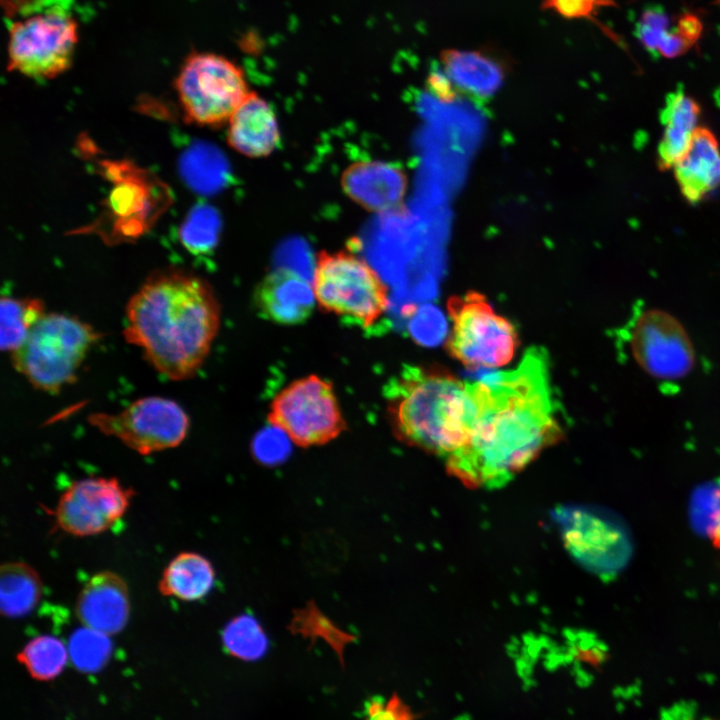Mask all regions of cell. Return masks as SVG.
<instances>
[{
    "instance_id": "22",
    "label": "cell",
    "mask_w": 720,
    "mask_h": 720,
    "mask_svg": "<svg viewBox=\"0 0 720 720\" xmlns=\"http://www.w3.org/2000/svg\"><path fill=\"white\" fill-rule=\"evenodd\" d=\"M635 35L649 52L663 58L684 55L694 45L681 30L677 17L672 20L662 8H648L636 23Z\"/></svg>"
},
{
    "instance_id": "31",
    "label": "cell",
    "mask_w": 720,
    "mask_h": 720,
    "mask_svg": "<svg viewBox=\"0 0 720 720\" xmlns=\"http://www.w3.org/2000/svg\"><path fill=\"white\" fill-rule=\"evenodd\" d=\"M287 438V434L275 426L260 432L253 442L254 455L267 464L281 461L288 454Z\"/></svg>"
},
{
    "instance_id": "11",
    "label": "cell",
    "mask_w": 720,
    "mask_h": 720,
    "mask_svg": "<svg viewBox=\"0 0 720 720\" xmlns=\"http://www.w3.org/2000/svg\"><path fill=\"white\" fill-rule=\"evenodd\" d=\"M629 346L636 364L655 379H683L695 367L691 337L681 321L663 309L649 308L638 315Z\"/></svg>"
},
{
    "instance_id": "25",
    "label": "cell",
    "mask_w": 720,
    "mask_h": 720,
    "mask_svg": "<svg viewBox=\"0 0 720 720\" xmlns=\"http://www.w3.org/2000/svg\"><path fill=\"white\" fill-rule=\"evenodd\" d=\"M69 660L81 672L99 671L112 651L109 635L84 627L76 630L67 645Z\"/></svg>"
},
{
    "instance_id": "18",
    "label": "cell",
    "mask_w": 720,
    "mask_h": 720,
    "mask_svg": "<svg viewBox=\"0 0 720 720\" xmlns=\"http://www.w3.org/2000/svg\"><path fill=\"white\" fill-rule=\"evenodd\" d=\"M673 170L681 194L691 204L716 189L720 185V145L713 132L698 127L689 149Z\"/></svg>"
},
{
    "instance_id": "9",
    "label": "cell",
    "mask_w": 720,
    "mask_h": 720,
    "mask_svg": "<svg viewBox=\"0 0 720 720\" xmlns=\"http://www.w3.org/2000/svg\"><path fill=\"white\" fill-rule=\"evenodd\" d=\"M267 419L301 447L325 444L346 429L332 384L316 375L282 389L272 400Z\"/></svg>"
},
{
    "instance_id": "14",
    "label": "cell",
    "mask_w": 720,
    "mask_h": 720,
    "mask_svg": "<svg viewBox=\"0 0 720 720\" xmlns=\"http://www.w3.org/2000/svg\"><path fill=\"white\" fill-rule=\"evenodd\" d=\"M313 285L301 274L287 268H278L257 285L254 304L266 320L281 325L303 323L315 306Z\"/></svg>"
},
{
    "instance_id": "29",
    "label": "cell",
    "mask_w": 720,
    "mask_h": 720,
    "mask_svg": "<svg viewBox=\"0 0 720 720\" xmlns=\"http://www.w3.org/2000/svg\"><path fill=\"white\" fill-rule=\"evenodd\" d=\"M615 0H541L540 8L566 20H590L604 8L617 7Z\"/></svg>"
},
{
    "instance_id": "10",
    "label": "cell",
    "mask_w": 720,
    "mask_h": 720,
    "mask_svg": "<svg viewBox=\"0 0 720 720\" xmlns=\"http://www.w3.org/2000/svg\"><path fill=\"white\" fill-rule=\"evenodd\" d=\"M88 421L142 455L178 446L189 429L185 411L176 402L156 396L138 399L118 413L91 414Z\"/></svg>"
},
{
    "instance_id": "16",
    "label": "cell",
    "mask_w": 720,
    "mask_h": 720,
    "mask_svg": "<svg viewBox=\"0 0 720 720\" xmlns=\"http://www.w3.org/2000/svg\"><path fill=\"white\" fill-rule=\"evenodd\" d=\"M341 185L346 195L363 208L384 212L402 203L407 191V177L394 164L363 161L344 171Z\"/></svg>"
},
{
    "instance_id": "21",
    "label": "cell",
    "mask_w": 720,
    "mask_h": 720,
    "mask_svg": "<svg viewBox=\"0 0 720 720\" xmlns=\"http://www.w3.org/2000/svg\"><path fill=\"white\" fill-rule=\"evenodd\" d=\"M42 582L37 571L25 562H6L0 568V611L8 618L29 614L38 604Z\"/></svg>"
},
{
    "instance_id": "20",
    "label": "cell",
    "mask_w": 720,
    "mask_h": 720,
    "mask_svg": "<svg viewBox=\"0 0 720 720\" xmlns=\"http://www.w3.org/2000/svg\"><path fill=\"white\" fill-rule=\"evenodd\" d=\"M215 581L211 562L196 552H181L164 569L158 584L160 594L182 601L206 596Z\"/></svg>"
},
{
    "instance_id": "2",
    "label": "cell",
    "mask_w": 720,
    "mask_h": 720,
    "mask_svg": "<svg viewBox=\"0 0 720 720\" xmlns=\"http://www.w3.org/2000/svg\"><path fill=\"white\" fill-rule=\"evenodd\" d=\"M220 325V306L204 279L179 269L152 273L129 299L126 341L172 380L192 377Z\"/></svg>"
},
{
    "instance_id": "24",
    "label": "cell",
    "mask_w": 720,
    "mask_h": 720,
    "mask_svg": "<svg viewBox=\"0 0 720 720\" xmlns=\"http://www.w3.org/2000/svg\"><path fill=\"white\" fill-rule=\"evenodd\" d=\"M18 658L33 677L49 680L62 672L69 654L67 646L59 638L40 635L24 646Z\"/></svg>"
},
{
    "instance_id": "8",
    "label": "cell",
    "mask_w": 720,
    "mask_h": 720,
    "mask_svg": "<svg viewBox=\"0 0 720 720\" xmlns=\"http://www.w3.org/2000/svg\"><path fill=\"white\" fill-rule=\"evenodd\" d=\"M78 42L74 17L58 8L15 21L9 28L8 69L35 79L68 70Z\"/></svg>"
},
{
    "instance_id": "3",
    "label": "cell",
    "mask_w": 720,
    "mask_h": 720,
    "mask_svg": "<svg viewBox=\"0 0 720 720\" xmlns=\"http://www.w3.org/2000/svg\"><path fill=\"white\" fill-rule=\"evenodd\" d=\"M384 397L394 434L445 461L466 445L478 416L473 382L435 368L405 365Z\"/></svg>"
},
{
    "instance_id": "17",
    "label": "cell",
    "mask_w": 720,
    "mask_h": 720,
    "mask_svg": "<svg viewBox=\"0 0 720 720\" xmlns=\"http://www.w3.org/2000/svg\"><path fill=\"white\" fill-rule=\"evenodd\" d=\"M228 123L229 145L247 157L268 156L280 144L276 114L271 105L256 92L248 94Z\"/></svg>"
},
{
    "instance_id": "27",
    "label": "cell",
    "mask_w": 720,
    "mask_h": 720,
    "mask_svg": "<svg viewBox=\"0 0 720 720\" xmlns=\"http://www.w3.org/2000/svg\"><path fill=\"white\" fill-rule=\"evenodd\" d=\"M218 216L212 208L195 209L181 232V240L185 247L193 253H207L216 244Z\"/></svg>"
},
{
    "instance_id": "12",
    "label": "cell",
    "mask_w": 720,
    "mask_h": 720,
    "mask_svg": "<svg viewBox=\"0 0 720 720\" xmlns=\"http://www.w3.org/2000/svg\"><path fill=\"white\" fill-rule=\"evenodd\" d=\"M134 494L114 477L77 480L57 502L55 528L76 537L103 533L123 517Z\"/></svg>"
},
{
    "instance_id": "30",
    "label": "cell",
    "mask_w": 720,
    "mask_h": 720,
    "mask_svg": "<svg viewBox=\"0 0 720 720\" xmlns=\"http://www.w3.org/2000/svg\"><path fill=\"white\" fill-rule=\"evenodd\" d=\"M364 720H416L411 707L396 693L387 700L375 696L365 704Z\"/></svg>"
},
{
    "instance_id": "4",
    "label": "cell",
    "mask_w": 720,
    "mask_h": 720,
    "mask_svg": "<svg viewBox=\"0 0 720 720\" xmlns=\"http://www.w3.org/2000/svg\"><path fill=\"white\" fill-rule=\"evenodd\" d=\"M100 338L89 324L60 313L44 314L13 352L14 368L37 389L55 393L70 384Z\"/></svg>"
},
{
    "instance_id": "19",
    "label": "cell",
    "mask_w": 720,
    "mask_h": 720,
    "mask_svg": "<svg viewBox=\"0 0 720 720\" xmlns=\"http://www.w3.org/2000/svg\"><path fill=\"white\" fill-rule=\"evenodd\" d=\"M697 101L682 89L668 94L660 113L663 134L657 149V165L661 170L672 168L689 149L700 116Z\"/></svg>"
},
{
    "instance_id": "28",
    "label": "cell",
    "mask_w": 720,
    "mask_h": 720,
    "mask_svg": "<svg viewBox=\"0 0 720 720\" xmlns=\"http://www.w3.org/2000/svg\"><path fill=\"white\" fill-rule=\"evenodd\" d=\"M691 520L698 532L713 539L720 527V484H711L695 492Z\"/></svg>"
},
{
    "instance_id": "33",
    "label": "cell",
    "mask_w": 720,
    "mask_h": 720,
    "mask_svg": "<svg viewBox=\"0 0 720 720\" xmlns=\"http://www.w3.org/2000/svg\"><path fill=\"white\" fill-rule=\"evenodd\" d=\"M662 720H712L708 717L702 716L694 711L688 710V708L675 707L671 711L666 712Z\"/></svg>"
},
{
    "instance_id": "34",
    "label": "cell",
    "mask_w": 720,
    "mask_h": 720,
    "mask_svg": "<svg viewBox=\"0 0 720 720\" xmlns=\"http://www.w3.org/2000/svg\"><path fill=\"white\" fill-rule=\"evenodd\" d=\"M713 542L717 547H720V527L716 532L715 536L713 537Z\"/></svg>"
},
{
    "instance_id": "5",
    "label": "cell",
    "mask_w": 720,
    "mask_h": 720,
    "mask_svg": "<svg viewBox=\"0 0 720 720\" xmlns=\"http://www.w3.org/2000/svg\"><path fill=\"white\" fill-rule=\"evenodd\" d=\"M313 290L319 307L367 328L387 310L388 289L377 272L348 251H321L316 258Z\"/></svg>"
},
{
    "instance_id": "32",
    "label": "cell",
    "mask_w": 720,
    "mask_h": 720,
    "mask_svg": "<svg viewBox=\"0 0 720 720\" xmlns=\"http://www.w3.org/2000/svg\"><path fill=\"white\" fill-rule=\"evenodd\" d=\"M412 336L421 343L429 344L439 340L445 330L444 321L433 307L421 309L410 326Z\"/></svg>"
},
{
    "instance_id": "15",
    "label": "cell",
    "mask_w": 720,
    "mask_h": 720,
    "mask_svg": "<svg viewBox=\"0 0 720 720\" xmlns=\"http://www.w3.org/2000/svg\"><path fill=\"white\" fill-rule=\"evenodd\" d=\"M75 612L84 627L109 636L120 632L130 615L126 582L112 571L96 573L81 589Z\"/></svg>"
},
{
    "instance_id": "13",
    "label": "cell",
    "mask_w": 720,
    "mask_h": 720,
    "mask_svg": "<svg viewBox=\"0 0 720 720\" xmlns=\"http://www.w3.org/2000/svg\"><path fill=\"white\" fill-rule=\"evenodd\" d=\"M439 58L440 68L455 93L475 99L492 97L509 72V63L493 48H446Z\"/></svg>"
},
{
    "instance_id": "23",
    "label": "cell",
    "mask_w": 720,
    "mask_h": 720,
    "mask_svg": "<svg viewBox=\"0 0 720 720\" xmlns=\"http://www.w3.org/2000/svg\"><path fill=\"white\" fill-rule=\"evenodd\" d=\"M44 314V304L39 298L3 296L0 303L1 349L16 350Z\"/></svg>"
},
{
    "instance_id": "35",
    "label": "cell",
    "mask_w": 720,
    "mask_h": 720,
    "mask_svg": "<svg viewBox=\"0 0 720 720\" xmlns=\"http://www.w3.org/2000/svg\"><path fill=\"white\" fill-rule=\"evenodd\" d=\"M718 3H719V5H720V0H718Z\"/></svg>"
},
{
    "instance_id": "6",
    "label": "cell",
    "mask_w": 720,
    "mask_h": 720,
    "mask_svg": "<svg viewBox=\"0 0 720 720\" xmlns=\"http://www.w3.org/2000/svg\"><path fill=\"white\" fill-rule=\"evenodd\" d=\"M176 90L187 117L206 126L228 122L251 92L241 67L210 52H193L185 59Z\"/></svg>"
},
{
    "instance_id": "26",
    "label": "cell",
    "mask_w": 720,
    "mask_h": 720,
    "mask_svg": "<svg viewBox=\"0 0 720 720\" xmlns=\"http://www.w3.org/2000/svg\"><path fill=\"white\" fill-rule=\"evenodd\" d=\"M222 640L232 656L246 661L260 658L267 649V638L261 627L247 616L233 619L225 627Z\"/></svg>"
},
{
    "instance_id": "1",
    "label": "cell",
    "mask_w": 720,
    "mask_h": 720,
    "mask_svg": "<svg viewBox=\"0 0 720 720\" xmlns=\"http://www.w3.org/2000/svg\"><path fill=\"white\" fill-rule=\"evenodd\" d=\"M548 355L526 351L516 369L473 382L478 416L466 445L446 463L473 485H504L560 438Z\"/></svg>"
},
{
    "instance_id": "7",
    "label": "cell",
    "mask_w": 720,
    "mask_h": 720,
    "mask_svg": "<svg viewBox=\"0 0 720 720\" xmlns=\"http://www.w3.org/2000/svg\"><path fill=\"white\" fill-rule=\"evenodd\" d=\"M448 311L452 330L447 350L453 358L469 368L501 367L513 358L519 343L515 327L482 294L450 297Z\"/></svg>"
}]
</instances>
